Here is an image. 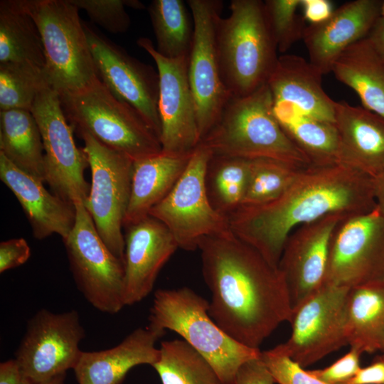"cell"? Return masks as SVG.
<instances>
[{
	"instance_id": "cell-1",
	"label": "cell",
	"mask_w": 384,
	"mask_h": 384,
	"mask_svg": "<svg viewBox=\"0 0 384 384\" xmlns=\"http://www.w3.org/2000/svg\"><path fill=\"white\" fill-rule=\"evenodd\" d=\"M198 249L211 292L209 315L230 337L260 349L292 313L279 267L231 230L203 238Z\"/></svg>"
},
{
	"instance_id": "cell-2",
	"label": "cell",
	"mask_w": 384,
	"mask_h": 384,
	"mask_svg": "<svg viewBox=\"0 0 384 384\" xmlns=\"http://www.w3.org/2000/svg\"><path fill=\"white\" fill-rule=\"evenodd\" d=\"M376 208L374 178L342 164L305 168L279 198L240 207L228 218L230 230L278 267L297 228L329 215L347 217Z\"/></svg>"
},
{
	"instance_id": "cell-3",
	"label": "cell",
	"mask_w": 384,
	"mask_h": 384,
	"mask_svg": "<svg viewBox=\"0 0 384 384\" xmlns=\"http://www.w3.org/2000/svg\"><path fill=\"white\" fill-rule=\"evenodd\" d=\"M199 144L215 155L267 158L300 167L311 166L275 117L267 83L249 95L232 97Z\"/></svg>"
},
{
	"instance_id": "cell-4",
	"label": "cell",
	"mask_w": 384,
	"mask_h": 384,
	"mask_svg": "<svg viewBox=\"0 0 384 384\" xmlns=\"http://www.w3.org/2000/svg\"><path fill=\"white\" fill-rule=\"evenodd\" d=\"M229 9L218 21L217 50L227 89L232 97H241L267 82L279 56L262 1L233 0Z\"/></svg>"
},
{
	"instance_id": "cell-5",
	"label": "cell",
	"mask_w": 384,
	"mask_h": 384,
	"mask_svg": "<svg viewBox=\"0 0 384 384\" xmlns=\"http://www.w3.org/2000/svg\"><path fill=\"white\" fill-rule=\"evenodd\" d=\"M208 306L188 287L160 289L154 293L149 325L178 334L210 363L221 384H235L240 366L260 357L261 351L230 337L210 317Z\"/></svg>"
},
{
	"instance_id": "cell-6",
	"label": "cell",
	"mask_w": 384,
	"mask_h": 384,
	"mask_svg": "<svg viewBox=\"0 0 384 384\" xmlns=\"http://www.w3.org/2000/svg\"><path fill=\"white\" fill-rule=\"evenodd\" d=\"M21 1L41 34L48 85L61 95L82 90L99 78L79 9L70 0Z\"/></svg>"
},
{
	"instance_id": "cell-7",
	"label": "cell",
	"mask_w": 384,
	"mask_h": 384,
	"mask_svg": "<svg viewBox=\"0 0 384 384\" xmlns=\"http://www.w3.org/2000/svg\"><path fill=\"white\" fill-rule=\"evenodd\" d=\"M67 120L104 145L139 160L161 151L159 139L140 114L97 78L82 90L59 95Z\"/></svg>"
},
{
	"instance_id": "cell-8",
	"label": "cell",
	"mask_w": 384,
	"mask_h": 384,
	"mask_svg": "<svg viewBox=\"0 0 384 384\" xmlns=\"http://www.w3.org/2000/svg\"><path fill=\"white\" fill-rule=\"evenodd\" d=\"M75 225L63 240L75 284L97 310L118 313L124 303V264L100 236L84 201H76Z\"/></svg>"
},
{
	"instance_id": "cell-9",
	"label": "cell",
	"mask_w": 384,
	"mask_h": 384,
	"mask_svg": "<svg viewBox=\"0 0 384 384\" xmlns=\"http://www.w3.org/2000/svg\"><path fill=\"white\" fill-rule=\"evenodd\" d=\"M212 155L198 144L171 191L149 212L184 250L198 249L203 238L230 230L228 216L215 209L208 194L206 173Z\"/></svg>"
},
{
	"instance_id": "cell-10",
	"label": "cell",
	"mask_w": 384,
	"mask_h": 384,
	"mask_svg": "<svg viewBox=\"0 0 384 384\" xmlns=\"http://www.w3.org/2000/svg\"><path fill=\"white\" fill-rule=\"evenodd\" d=\"M91 171L84 202L96 229L110 251L124 261V221L129 201L134 161L87 133L78 134Z\"/></svg>"
},
{
	"instance_id": "cell-11",
	"label": "cell",
	"mask_w": 384,
	"mask_h": 384,
	"mask_svg": "<svg viewBox=\"0 0 384 384\" xmlns=\"http://www.w3.org/2000/svg\"><path fill=\"white\" fill-rule=\"evenodd\" d=\"M186 4L191 11L194 31L188 75L201 142L215 125L232 98L222 77L217 50L216 28L223 2L188 0Z\"/></svg>"
},
{
	"instance_id": "cell-12",
	"label": "cell",
	"mask_w": 384,
	"mask_h": 384,
	"mask_svg": "<svg viewBox=\"0 0 384 384\" xmlns=\"http://www.w3.org/2000/svg\"><path fill=\"white\" fill-rule=\"evenodd\" d=\"M85 336L76 310L42 309L27 322L14 359L31 384H42L75 368Z\"/></svg>"
},
{
	"instance_id": "cell-13",
	"label": "cell",
	"mask_w": 384,
	"mask_h": 384,
	"mask_svg": "<svg viewBox=\"0 0 384 384\" xmlns=\"http://www.w3.org/2000/svg\"><path fill=\"white\" fill-rule=\"evenodd\" d=\"M38 125L44 149L46 182L52 193L74 203L85 201L90 184L85 178L89 167L84 149L77 147L58 93L46 85L31 110Z\"/></svg>"
},
{
	"instance_id": "cell-14",
	"label": "cell",
	"mask_w": 384,
	"mask_h": 384,
	"mask_svg": "<svg viewBox=\"0 0 384 384\" xmlns=\"http://www.w3.org/2000/svg\"><path fill=\"white\" fill-rule=\"evenodd\" d=\"M384 280V216L376 207L342 218L329 243L324 284L352 288Z\"/></svg>"
},
{
	"instance_id": "cell-15",
	"label": "cell",
	"mask_w": 384,
	"mask_h": 384,
	"mask_svg": "<svg viewBox=\"0 0 384 384\" xmlns=\"http://www.w3.org/2000/svg\"><path fill=\"white\" fill-rule=\"evenodd\" d=\"M350 288L324 284L292 310L287 341L274 347L302 368L348 345L346 301Z\"/></svg>"
},
{
	"instance_id": "cell-16",
	"label": "cell",
	"mask_w": 384,
	"mask_h": 384,
	"mask_svg": "<svg viewBox=\"0 0 384 384\" xmlns=\"http://www.w3.org/2000/svg\"><path fill=\"white\" fill-rule=\"evenodd\" d=\"M82 23L100 80L114 96L135 110L160 139L158 71Z\"/></svg>"
},
{
	"instance_id": "cell-17",
	"label": "cell",
	"mask_w": 384,
	"mask_h": 384,
	"mask_svg": "<svg viewBox=\"0 0 384 384\" xmlns=\"http://www.w3.org/2000/svg\"><path fill=\"white\" fill-rule=\"evenodd\" d=\"M137 43L154 59L157 67L161 151L177 155L191 154L199 144L200 137L188 75V57L165 58L146 37L139 38Z\"/></svg>"
},
{
	"instance_id": "cell-18",
	"label": "cell",
	"mask_w": 384,
	"mask_h": 384,
	"mask_svg": "<svg viewBox=\"0 0 384 384\" xmlns=\"http://www.w3.org/2000/svg\"><path fill=\"white\" fill-rule=\"evenodd\" d=\"M343 218L325 216L297 228L287 238L278 267L284 277L292 310L324 285L331 238Z\"/></svg>"
},
{
	"instance_id": "cell-19",
	"label": "cell",
	"mask_w": 384,
	"mask_h": 384,
	"mask_svg": "<svg viewBox=\"0 0 384 384\" xmlns=\"http://www.w3.org/2000/svg\"><path fill=\"white\" fill-rule=\"evenodd\" d=\"M124 228V303L130 306L150 294L178 245L169 229L150 215Z\"/></svg>"
},
{
	"instance_id": "cell-20",
	"label": "cell",
	"mask_w": 384,
	"mask_h": 384,
	"mask_svg": "<svg viewBox=\"0 0 384 384\" xmlns=\"http://www.w3.org/2000/svg\"><path fill=\"white\" fill-rule=\"evenodd\" d=\"M382 1L355 0L334 9L319 24L306 26L303 41L309 61L324 75L332 71L341 54L366 38L381 16Z\"/></svg>"
},
{
	"instance_id": "cell-21",
	"label": "cell",
	"mask_w": 384,
	"mask_h": 384,
	"mask_svg": "<svg viewBox=\"0 0 384 384\" xmlns=\"http://www.w3.org/2000/svg\"><path fill=\"white\" fill-rule=\"evenodd\" d=\"M0 179L19 202L36 239L53 234L67 238L75 222L74 203L49 192L43 182L18 169L1 153Z\"/></svg>"
},
{
	"instance_id": "cell-22",
	"label": "cell",
	"mask_w": 384,
	"mask_h": 384,
	"mask_svg": "<svg viewBox=\"0 0 384 384\" xmlns=\"http://www.w3.org/2000/svg\"><path fill=\"white\" fill-rule=\"evenodd\" d=\"M165 333L148 325L136 329L113 348L82 351L73 368L78 384H121L132 368L157 361L156 343Z\"/></svg>"
},
{
	"instance_id": "cell-23",
	"label": "cell",
	"mask_w": 384,
	"mask_h": 384,
	"mask_svg": "<svg viewBox=\"0 0 384 384\" xmlns=\"http://www.w3.org/2000/svg\"><path fill=\"white\" fill-rule=\"evenodd\" d=\"M340 163L373 178L384 172V118L346 102H335Z\"/></svg>"
},
{
	"instance_id": "cell-24",
	"label": "cell",
	"mask_w": 384,
	"mask_h": 384,
	"mask_svg": "<svg viewBox=\"0 0 384 384\" xmlns=\"http://www.w3.org/2000/svg\"><path fill=\"white\" fill-rule=\"evenodd\" d=\"M323 75L304 58L283 54L279 56L267 85L273 103H286L302 114L335 122V102L324 92Z\"/></svg>"
},
{
	"instance_id": "cell-25",
	"label": "cell",
	"mask_w": 384,
	"mask_h": 384,
	"mask_svg": "<svg viewBox=\"0 0 384 384\" xmlns=\"http://www.w3.org/2000/svg\"><path fill=\"white\" fill-rule=\"evenodd\" d=\"M191 154L177 155L161 151L134 161L124 228L149 216L151 208L174 186L186 169Z\"/></svg>"
},
{
	"instance_id": "cell-26",
	"label": "cell",
	"mask_w": 384,
	"mask_h": 384,
	"mask_svg": "<svg viewBox=\"0 0 384 384\" xmlns=\"http://www.w3.org/2000/svg\"><path fill=\"white\" fill-rule=\"evenodd\" d=\"M331 72L355 91L364 108L384 118V58L366 38L346 49Z\"/></svg>"
},
{
	"instance_id": "cell-27",
	"label": "cell",
	"mask_w": 384,
	"mask_h": 384,
	"mask_svg": "<svg viewBox=\"0 0 384 384\" xmlns=\"http://www.w3.org/2000/svg\"><path fill=\"white\" fill-rule=\"evenodd\" d=\"M278 122L311 166L339 164V137L335 122L304 115L293 105L273 103Z\"/></svg>"
},
{
	"instance_id": "cell-28",
	"label": "cell",
	"mask_w": 384,
	"mask_h": 384,
	"mask_svg": "<svg viewBox=\"0 0 384 384\" xmlns=\"http://www.w3.org/2000/svg\"><path fill=\"white\" fill-rule=\"evenodd\" d=\"M348 345L360 353L384 349V280L350 288L346 301Z\"/></svg>"
},
{
	"instance_id": "cell-29",
	"label": "cell",
	"mask_w": 384,
	"mask_h": 384,
	"mask_svg": "<svg viewBox=\"0 0 384 384\" xmlns=\"http://www.w3.org/2000/svg\"><path fill=\"white\" fill-rule=\"evenodd\" d=\"M0 64L22 65L44 71L41 34L21 0L0 1Z\"/></svg>"
},
{
	"instance_id": "cell-30",
	"label": "cell",
	"mask_w": 384,
	"mask_h": 384,
	"mask_svg": "<svg viewBox=\"0 0 384 384\" xmlns=\"http://www.w3.org/2000/svg\"><path fill=\"white\" fill-rule=\"evenodd\" d=\"M0 153L20 170L46 182L43 140L31 111L0 112Z\"/></svg>"
},
{
	"instance_id": "cell-31",
	"label": "cell",
	"mask_w": 384,
	"mask_h": 384,
	"mask_svg": "<svg viewBox=\"0 0 384 384\" xmlns=\"http://www.w3.org/2000/svg\"><path fill=\"white\" fill-rule=\"evenodd\" d=\"M182 0H154L148 11L157 52L169 59L188 57L193 39V23Z\"/></svg>"
},
{
	"instance_id": "cell-32",
	"label": "cell",
	"mask_w": 384,
	"mask_h": 384,
	"mask_svg": "<svg viewBox=\"0 0 384 384\" xmlns=\"http://www.w3.org/2000/svg\"><path fill=\"white\" fill-rule=\"evenodd\" d=\"M151 366L162 384H221L210 363L183 339L161 341Z\"/></svg>"
},
{
	"instance_id": "cell-33",
	"label": "cell",
	"mask_w": 384,
	"mask_h": 384,
	"mask_svg": "<svg viewBox=\"0 0 384 384\" xmlns=\"http://www.w3.org/2000/svg\"><path fill=\"white\" fill-rule=\"evenodd\" d=\"M250 159L213 154L206 186L213 206L228 216L241 206L247 187Z\"/></svg>"
},
{
	"instance_id": "cell-34",
	"label": "cell",
	"mask_w": 384,
	"mask_h": 384,
	"mask_svg": "<svg viewBox=\"0 0 384 384\" xmlns=\"http://www.w3.org/2000/svg\"><path fill=\"white\" fill-rule=\"evenodd\" d=\"M305 168L272 159H250L247 187L240 207L258 206L274 201Z\"/></svg>"
},
{
	"instance_id": "cell-35",
	"label": "cell",
	"mask_w": 384,
	"mask_h": 384,
	"mask_svg": "<svg viewBox=\"0 0 384 384\" xmlns=\"http://www.w3.org/2000/svg\"><path fill=\"white\" fill-rule=\"evenodd\" d=\"M48 85L42 70L16 64H0V110L31 111L36 97Z\"/></svg>"
},
{
	"instance_id": "cell-36",
	"label": "cell",
	"mask_w": 384,
	"mask_h": 384,
	"mask_svg": "<svg viewBox=\"0 0 384 384\" xmlns=\"http://www.w3.org/2000/svg\"><path fill=\"white\" fill-rule=\"evenodd\" d=\"M301 0L263 1L266 22L277 51L287 52L303 38L306 27L303 16L297 14Z\"/></svg>"
},
{
	"instance_id": "cell-37",
	"label": "cell",
	"mask_w": 384,
	"mask_h": 384,
	"mask_svg": "<svg viewBox=\"0 0 384 384\" xmlns=\"http://www.w3.org/2000/svg\"><path fill=\"white\" fill-rule=\"evenodd\" d=\"M79 10L83 9L96 24L112 33L126 32L130 18L126 6L142 9L143 4L137 0H70Z\"/></svg>"
},
{
	"instance_id": "cell-38",
	"label": "cell",
	"mask_w": 384,
	"mask_h": 384,
	"mask_svg": "<svg viewBox=\"0 0 384 384\" xmlns=\"http://www.w3.org/2000/svg\"><path fill=\"white\" fill-rule=\"evenodd\" d=\"M260 357L277 384H329L274 348L261 351Z\"/></svg>"
},
{
	"instance_id": "cell-39",
	"label": "cell",
	"mask_w": 384,
	"mask_h": 384,
	"mask_svg": "<svg viewBox=\"0 0 384 384\" xmlns=\"http://www.w3.org/2000/svg\"><path fill=\"white\" fill-rule=\"evenodd\" d=\"M361 353L354 348L341 356L328 367L308 370V371L329 384H345L351 379L361 368L360 357Z\"/></svg>"
},
{
	"instance_id": "cell-40",
	"label": "cell",
	"mask_w": 384,
	"mask_h": 384,
	"mask_svg": "<svg viewBox=\"0 0 384 384\" xmlns=\"http://www.w3.org/2000/svg\"><path fill=\"white\" fill-rule=\"evenodd\" d=\"M31 256V248L23 238H12L0 243V273L26 263Z\"/></svg>"
},
{
	"instance_id": "cell-41",
	"label": "cell",
	"mask_w": 384,
	"mask_h": 384,
	"mask_svg": "<svg viewBox=\"0 0 384 384\" xmlns=\"http://www.w3.org/2000/svg\"><path fill=\"white\" fill-rule=\"evenodd\" d=\"M275 383L273 375L260 356L243 363L238 368L235 378V384Z\"/></svg>"
},
{
	"instance_id": "cell-42",
	"label": "cell",
	"mask_w": 384,
	"mask_h": 384,
	"mask_svg": "<svg viewBox=\"0 0 384 384\" xmlns=\"http://www.w3.org/2000/svg\"><path fill=\"white\" fill-rule=\"evenodd\" d=\"M303 18L310 24H319L327 20L333 14V4L328 0H301Z\"/></svg>"
},
{
	"instance_id": "cell-43",
	"label": "cell",
	"mask_w": 384,
	"mask_h": 384,
	"mask_svg": "<svg viewBox=\"0 0 384 384\" xmlns=\"http://www.w3.org/2000/svg\"><path fill=\"white\" fill-rule=\"evenodd\" d=\"M345 384H384V358L380 356L369 366L361 367Z\"/></svg>"
},
{
	"instance_id": "cell-44",
	"label": "cell",
	"mask_w": 384,
	"mask_h": 384,
	"mask_svg": "<svg viewBox=\"0 0 384 384\" xmlns=\"http://www.w3.org/2000/svg\"><path fill=\"white\" fill-rule=\"evenodd\" d=\"M0 384H31L16 360L10 359L0 364Z\"/></svg>"
},
{
	"instance_id": "cell-45",
	"label": "cell",
	"mask_w": 384,
	"mask_h": 384,
	"mask_svg": "<svg viewBox=\"0 0 384 384\" xmlns=\"http://www.w3.org/2000/svg\"><path fill=\"white\" fill-rule=\"evenodd\" d=\"M366 38L384 58V16L378 18Z\"/></svg>"
},
{
	"instance_id": "cell-46",
	"label": "cell",
	"mask_w": 384,
	"mask_h": 384,
	"mask_svg": "<svg viewBox=\"0 0 384 384\" xmlns=\"http://www.w3.org/2000/svg\"><path fill=\"white\" fill-rule=\"evenodd\" d=\"M374 194L376 207L384 216V172L374 178Z\"/></svg>"
},
{
	"instance_id": "cell-47",
	"label": "cell",
	"mask_w": 384,
	"mask_h": 384,
	"mask_svg": "<svg viewBox=\"0 0 384 384\" xmlns=\"http://www.w3.org/2000/svg\"><path fill=\"white\" fill-rule=\"evenodd\" d=\"M65 377L66 373H63L42 384H64Z\"/></svg>"
},
{
	"instance_id": "cell-48",
	"label": "cell",
	"mask_w": 384,
	"mask_h": 384,
	"mask_svg": "<svg viewBox=\"0 0 384 384\" xmlns=\"http://www.w3.org/2000/svg\"><path fill=\"white\" fill-rule=\"evenodd\" d=\"M381 16H384V1H382L381 4Z\"/></svg>"
},
{
	"instance_id": "cell-49",
	"label": "cell",
	"mask_w": 384,
	"mask_h": 384,
	"mask_svg": "<svg viewBox=\"0 0 384 384\" xmlns=\"http://www.w3.org/2000/svg\"><path fill=\"white\" fill-rule=\"evenodd\" d=\"M383 352H384V349H383ZM382 357L384 358V353L382 355Z\"/></svg>"
}]
</instances>
